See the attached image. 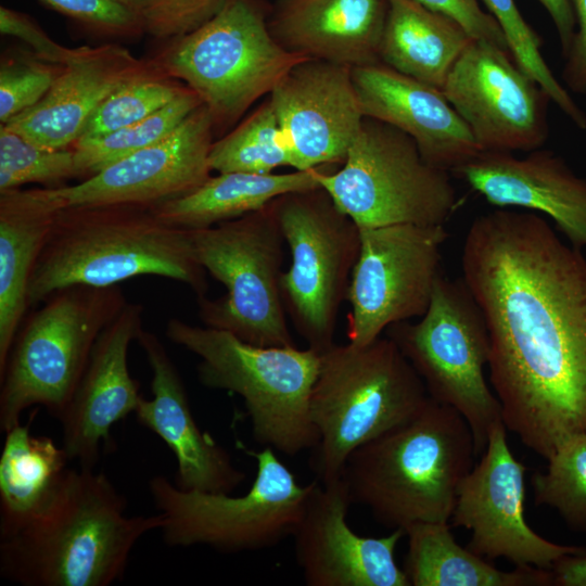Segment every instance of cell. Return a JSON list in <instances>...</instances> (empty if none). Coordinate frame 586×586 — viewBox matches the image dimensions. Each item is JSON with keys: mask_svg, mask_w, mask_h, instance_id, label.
Instances as JSON below:
<instances>
[{"mask_svg": "<svg viewBox=\"0 0 586 586\" xmlns=\"http://www.w3.org/2000/svg\"><path fill=\"white\" fill-rule=\"evenodd\" d=\"M462 279L487 323L502 421L544 459L586 434V257L534 212L475 218Z\"/></svg>", "mask_w": 586, "mask_h": 586, "instance_id": "6da1fadb", "label": "cell"}, {"mask_svg": "<svg viewBox=\"0 0 586 586\" xmlns=\"http://www.w3.org/2000/svg\"><path fill=\"white\" fill-rule=\"evenodd\" d=\"M126 498L93 469L68 468L26 524L0 538V575L23 586H109L130 553L164 518L125 514Z\"/></svg>", "mask_w": 586, "mask_h": 586, "instance_id": "7a4b0ae2", "label": "cell"}, {"mask_svg": "<svg viewBox=\"0 0 586 586\" xmlns=\"http://www.w3.org/2000/svg\"><path fill=\"white\" fill-rule=\"evenodd\" d=\"M206 273L195 257L190 230L168 225L152 206H64L33 270L28 306L67 286L106 288L140 276L181 282L202 297Z\"/></svg>", "mask_w": 586, "mask_h": 586, "instance_id": "3957f363", "label": "cell"}, {"mask_svg": "<svg viewBox=\"0 0 586 586\" xmlns=\"http://www.w3.org/2000/svg\"><path fill=\"white\" fill-rule=\"evenodd\" d=\"M476 458L472 431L432 398L410 419L356 448L341 477L353 504L380 524L405 530L451 518L459 486Z\"/></svg>", "mask_w": 586, "mask_h": 586, "instance_id": "277c9868", "label": "cell"}, {"mask_svg": "<svg viewBox=\"0 0 586 586\" xmlns=\"http://www.w3.org/2000/svg\"><path fill=\"white\" fill-rule=\"evenodd\" d=\"M166 336L199 357L200 382L242 397L255 441L286 456L314 449L319 435L310 396L320 353L307 347L260 346L233 333L168 319Z\"/></svg>", "mask_w": 586, "mask_h": 586, "instance_id": "5b68a950", "label": "cell"}, {"mask_svg": "<svg viewBox=\"0 0 586 586\" xmlns=\"http://www.w3.org/2000/svg\"><path fill=\"white\" fill-rule=\"evenodd\" d=\"M429 399L423 381L386 335L365 345L334 343L320 353L310 396L319 435L311 458L316 480L341 477L356 448L410 419Z\"/></svg>", "mask_w": 586, "mask_h": 586, "instance_id": "8992f818", "label": "cell"}, {"mask_svg": "<svg viewBox=\"0 0 586 586\" xmlns=\"http://www.w3.org/2000/svg\"><path fill=\"white\" fill-rule=\"evenodd\" d=\"M151 59L200 97L221 137L307 58L284 49L251 1L228 0L208 22L168 40Z\"/></svg>", "mask_w": 586, "mask_h": 586, "instance_id": "52a82bcc", "label": "cell"}, {"mask_svg": "<svg viewBox=\"0 0 586 586\" xmlns=\"http://www.w3.org/2000/svg\"><path fill=\"white\" fill-rule=\"evenodd\" d=\"M127 304L118 285H73L49 295L20 327L0 372V429L43 406L60 419L103 329Z\"/></svg>", "mask_w": 586, "mask_h": 586, "instance_id": "ba28073f", "label": "cell"}, {"mask_svg": "<svg viewBox=\"0 0 586 586\" xmlns=\"http://www.w3.org/2000/svg\"><path fill=\"white\" fill-rule=\"evenodd\" d=\"M384 333L419 374L430 398L464 418L480 457L502 416L484 373L491 353L487 323L463 279L442 273L426 311L415 322L390 326Z\"/></svg>", "mask_w": 586, "mask_h": 586, "instance_id": "9c48e42d", "label": "cell"}, {"mask_svg": "<svg viewBox=\"0 0 586 586\" xmlns=\"http://www.w3.org/2000/svg\"><path fill=\"white\" fill-rule=\"evenodd\" d=\"M247 454L256 460L257 471L250 489L240 496L180 489L164 475L150 479L168 546L204 545L234 553L273 547L293 535L316 480L300 484L271 447Z\"/></svg>", "mask_w": 586, "mask_h": 586, "instance_id": "30bf717a", "label": "cell"}, {"mask_svg": "<svg viewBox=\"0 0 586 586\" xmlns=\"http://www.w3.org/2000/svg\"><path fill=\"white\" fill-rule=\"evenodd\" d=\"M318 180L359 228L445 225L458 204L449 171L430 165L404 131L366 116L342 167Z\"/></svg>", "mask_w": 586, "mask_h": 586, "instance_id": "8fae6325", "label": "cell"}, {"mask_svg": "<svg viewBox=\"0 0 586 586\" xmlns=\"http://www.w3.org/2000/svg\"><path fill=\"white\" fill-rule=\"evenodd\" d=\"M200 265L226 288L196 297L205 326L260 346H294L280 280L284 239L271 203L216 226L190 230Z\"/></svg>", "mask_w": 586, "mask_h": 586, "instance_id": "7c38bea8", "label": "cell"}, {"mask_svg": "<svg viewBox=\"0 0 586 586\" xmlns=\"http://www.w3.org/2000/svg\"><path fill=\"white\" fill-rule=\"evenodd\" d=\"M271 205L291 253L280 280L285 311L307 347L322 353L334 344L360 229L321 187L284 194Z\"/></svg>", "mask_w": 586, "mask_h": 586, "instance_id": "4fadbf2b", "label": "cell"}, {"mask_svg": "<svg viewBox=\"0 0 586 586\" xmlns=\"http://www.w3.org/2000/svg\"><path fill=\"white\" fill-rule=\"evenodd\" d=\"M359 229L360 249L346 295L347 339L365 345L390 326L426 311L442 275V246L448 233L444 225Z\"/></svg>", "mask_w": 586, "mask_h": 586, "instance_id": "5bb4252c", "label": "cell"}, {"mask_svg": "<svg viewBox=\"0 0 586 586\" xmlns=\"http://www.w3.org/2000/svg\"><path fill=\"white\" fill-rule=\"evenodd\" d=\"M442 92L467 124L481 152H531L549 138V94L510 51L472 40Z\"/></svg>", "mask_w": 586, "mask_h": 586, "instance_id": "9a60e30c", "label": "cell"}, {"mask_svg": "<svg viewBox=\"0 0 586 586\" xmlns=\"http://www.w3.org/2000/svg\"><path fill=\"white\" fill-rule=\"evenodd\" d=\"M502 421L491 430L480 460L461 482L450 526L471 531L468 548L486 559L505 558L515 566L551 570L568 555L586 548L560 545L538 535L524 518L527 468L509 448Z\"/></svg>", "mask_w": 586, "mask_h": 586, "instance_id": "2e32d148", "label": "cell"}, {"mask_svg": "<svg viewBox=\"0 0 586 586\" xmlns=\"http://www.w3.org/2000/svg\"><path fill=\"white\" fill-rule=\"evenodd\" d=\"M268 97L293 169L344 163L365 117L351 67L306 59L294 65Z\"/></svg>", "mask_w": 586, "mask_h": 586, "instance_id": "e0dca14e", "label": "cell"}, {"mask_svg": "<svg viewBox=\"0 0 586 586\" xmlns=\"http://www.w3.org/2000/svg\"><path fill=\"white\" fill-rule=\"evenodd\" d=\"M214 125L204 105L171 133L68 186L54 188L65 206L139 204L154 206L184 195L211 177Z\"/></svg>", "mask_w": 586, "mask_h": 586, "instance_id": "ac0fdd59", "label": "cell"}, {"mask_svg": "<svg viewBox=\"0 0 586 586\" xmlns=\"http://www.w3.org/2000/svg\"><path fill=\"white\" fill-rule=\"evenodd\" d=\"M352 504L342 477L328 483L316 480L292 535L306 585L410 586L394 559L404 530L383 537L360 536L346 520Z\"/></svg>", "mask_w": 586, "mask_h": 586, "instance_id": "d6986e66", "label": "cell"}, {"mask_svg": "<svg viewBox=\"0 0 586 586\" xmlns=\"http://www.w3.org/2000/svg\"><path fill=\"white\" fill-rule=\"evenodd\" d=\"M143 307L129 303L99 335L84 374L63 413L62 446L69 461L93 469L114 443L115 423L135 413L142 396L128 369V349L142 328Z\"/></svg>", "mask_w": 586, "mask_h": 586, "instance_id": "ffe728a7", "label": "cell"}, {"mask_svg": "<svg viewBox=\"0 0 586 586\" xmlns=\"http://www.w3.org/2000/svg\"><path fill=\"white\" fill-rule=\"evenodd\" d=\"M453 174L498 208H524L548 216L577 250L586 249V179L551 150L523 157L481 152Z\"/></svg>", "mask_w": 586, "mask_h": 586, "instance_id": "44dd1931", "label": "cell"}, {"mask_svg": "<svg viewBox=\"0 0 586 586\" xmlns=\"http://www.w3.org/2000/svg\"><path fill=\"white\" fill-rule=\"evenodd\" d=\"M137 341L152 371V397H142L135 415L174 454L177 462L174 484L184 491L232 493L244 481V472L198 425L183 381L160 339L142 329Z\"/></svg>", "mask_w": 586, "mask_h": 586, "instance_id": "7402d4cb", "label": "cell"}, {"mask_svg": "<svg viewBox=\"0 0 586 586\" xmlns=\"http://www.w3.org/2000/svg\"><path fill=\"white\" fill-rule=\"evenodd\" d=\"M158 72L151 58H137L117 43L74 48L44 98L4 125L38 145L71 149L107 97Z\"/></svg>", "mask_w": 586, "mask_h": 586, "instance_id": "603a6c76", "label": "cell"}, {"mask_svg": "<svg viewBox=\"0 0 586 586\" xmlns=\"http://www.w3.org/2000/svg\"><path fill=\"white\" fill-rule=\"evenodd\" d=\"M362 115L411 137L432 166L454 173L481 153L442 90L383 63L352 68Z\"/></svg>", "mask_w": 586, "mask_h": 586, "instance_id": "cb8c5ba5", "label": "cell"}, {"mask_svg": "<svg viewBox=\"0 0 586 586\" xmlns=\"http://www.w3.org/2000/svg\"><path fill=\"white\" fill-rule=\"evenodd\" d=\"M388 0H279L268 24L288 51L351 68L380 63Z\"/></svg>", "mask_w": 586, "mask_h": 586, "instance_id": "d4e9b609", "label": "cell"}, {"mask_svg": "<svg viewBox=\"0 0 586 586\" xmlns=\"http://www.w3.org/2000/svg\"><path fill=\"white\" fill-rule=\"evenodd\" d=\"M54 188L0 191V372L28 306V286L58 213Z\"/></svg>", "mask_w": 586, "mask_h": 586, "instance_id": "484cf974", "label": "cell"}, {"mask_svg": "<svg viewBox=\"0 0 586 586\" xmlns=\"http://www.w3.org/2000/svg\"><path fill=\"white\" fill-rule=\"evenodd\" d=\"M323 168L331 167L283 174L218 173L193 191L152 207L170 226L205 229L259 211L284 194L319 188Z\"/></svg>", "mask_w": 586, "mask_h": 586, "instance_id": "4316f807", "label": "cell"}, {"mask_svg": "<svg viewBox=\"0 0 586 586\" xmlns=\"http://www.w3.org/2000/svg\"><path fill=\"white\" fill-rule=\"evenodd\" d=\"M473 38L451 17L412 0H388L380 62L442 90Z\"/></svg>", "mask_w": 586, "mask_h": 586, "instance_id": "83f0119b", "label": "cell"}, {"mask_svg": "<svg viewBox=\"0 0 586 586\" xmlns=\"http://www.w3.org/2000/svg\"><path fill=\"white\" fill-rule=\"evenodd\" d=\"M445 522H418L405 530L404 572L413 586H549L551 571L517 566L501 571L457 544Z\"/></svg>", "mask_w": 586, "mask_h": 586, "instance_id": "f1b7e54d", "label": "cell"}, {"mask_svg": "<svg viewBox=\"0 0 586 586\" xmlns=\"http://www.w3.org/2000/svg\"><path fill=\"white\" fill-rule=\"evenodd\" d=\"M0 455V538L37 514L58 488L69 458L49 436L34 435L30 424L4 432Z\"/></svg>", "mask_w": 586, "mask_h": 586, "instance_id": "f546056e", "label": "cell"}, {"mask_svg": "<svg viewBox=\"0 0 586 586\" xmlns=\"http://www.w3.org/2000/svg\"><path fill=\"white\" fill-rule=\"evenodd\" d=\"M203 105L188 86L171 102L151 115L113 132L78 140L74 152L78 177L84 180L106 166L150 146L171 133Z\"/></svg>", "mask_w": 586, "mask_h": 586, "instance_id": "4dcf8cb0", "label": "cell"}, {"mask_svg": "<svg viewBox=\"0 0 586 586\" xmlns=\"http://www.w3.org/2000/svg\"><path fill=\"white\" fill-rule=\"evenodd\" d=\"M208 161L212 171L217 173L271 174L279 167H291L269 97L213 142Z\"/></svg>", "mask_w": 586, "mask_h": 586, "instance_id": "1f68e13d", "label": "cell"}, {"mask_svg": "<svg viewBox=\"0 0 586 586\" xmlns=\"http://www.w3.org/2000/svg\"><path fill=\"white\" fill-rule=\"evenodd\" d=\"M532 476L534 502L557 510L573 531H586V434L564 442Z\"/></svg>", "mask_w": 586, "mask_h": 586, "instance_id": "d6a6232c", "label": "cell"}, {"mask_svg": "<svg viewBox=\"0 0 586 586\" xmlns=\"http://www.w3.org/2000/svg\"><path fill=\"white\" fill-rule=\"evenodd\" d=\"M499 24L515 63L533 77L552 102L581 130L586 129V112L555 77L543 58V38L524 20L514 0H480Z\"/></svg>", "mask_w": 586, "mask_h": 586, "instance_id": "836d02e7", "label": "cell"}, {"mask_svg": "<svg viewBox=\"0 0 586 586\" xmlns=\"http://www.w3.org/2000/svg\"><path fill=\"white\" fill-rule=\"evenodd\" d=\"M73 178L79 177L72 149L44 148L0 125V191L26 183L58 188Z\"/></svg>", "mask_w": 586, "mask_h": 586, "instance_id": "e575fe53", "label": "cell"}, {"mask_svg": "<svg viewBox=\"0 0 586 586\" xmlns=\"http://www.w3.org/2000/svg\"><path fill=\"white\" fill-rule=\"evenodd\" d=\"M186 88L183 82L163 72L136 79L107 97L78 140L100 137L133 124L167 105Z\"/></svg>", "mask_w": 586, "mask_h": 586, "instance_id": "d590c367", "label": "cell"}, {"mask_svg": "<svg viewBox=\"0 0 586 586\" xmlns=\"http://www.w3.org/2000/svg\"><path fill=\"white\" fill-rule=\"evenodd\" d=\"M64 65L40 59L33 51L2 55L0 63V123L38 104Z\"/></svg>", "mask_w": 586, "mask_h": 586, "instance_id": "8d00e7d4", "label": "cell"}, {"mask_svg": "<svg viewBox=\"0 0 586 586\" xmlns=\"http://www.w3.org/2000/svg\"><path fill=\"white\" fill-rule=\"evenodd\" d=\"M137 11L144 34L171 40L187 35L214 17L228 0H128Z\"/></svg>", "mask_w": 586, "mask_h": 586, "instance_id": "74e56055", "label": "cell"}, {"mask_svg": "<svg viewBox=\"0 0 586 586\" xmlns=\"http://www.w3.org/2000/svg\"><path fill=\"white\" fill-rule=\"evenodd\" d=\"M40 1L103 36L133 38L144 34L141 20L128 0Z\"/></svg>", "mask_w": 586, "mask_h": 586, "instance_id": "f35d334b", "label": "cell"}, {"mask_svg": "<svg viewBox=\"0 0 586 586\" xmlns=\"http://www.w3.org/2000/svg\"><path fill=\"white\" fill-rule=\"evenodd\" d=\"M432 11L443 13L459 23L474 39L509 50L497 21L485 12L479 0H412Z\"/></svg>", "mask_w": 586, "mask_h": 586, "instance_id": "ab89813d", "label": "cell"}, {"mask_svg": "<svg viewBox=\"0 0 586 586\" xmlns=\"http://www.w3.org/2000/svg\"><path fill=\"white\" fill-rule=\"evenodd\" d=\"M0 33L21 39L40 59L58 65H65L74 52V48H67L54 41L28 15L4 5L0 7Z\"/></svg>", "mask_w": 586, "mask_h": 586, "instance_id": "60d3db41", "label": "cell"}, {"mask_svg": "<svg viewBox=\"0 0 586 586\" xmlns=\"http://www.w3.org/2000/svg\"><path fill=\"white\" fill-rule=\"evenodd\" d=\"M576 29L564 58L561 77L566 88L576 94H586V0H570Z\"/></svg>", "mask_w": 586, "mask_h": 586, "instance_id": "b9f144b4", "label": "cell"}, {"mask_svg": "<svg viewBox=\"0 0 586 586\" xmlns=\"http://www.w3.org/2000/svg\"><path fill=\"white\" fill-rule=\"evenodd\" d=\"M544 9L550 15L552 23L556 27L562 58L564 59L569 52L574 33L576 29V22L572 4L570 0H537Z\"/></svg>", "mask_w": 586, "mask_h": 586, "instance_id": "7bdbcfd3", "label": "cell"}, {"mask_svg": "<svg viewBox=\"0 0 586 586\" xmlns=\"http://www.w3.org/2000/svg\"><path fill=\"white\" fill-rule=\"evenodd\" d=\"M550 571L552 585L586 586V552L562 557Z\"/></svg>", "mask_w": 586, "mask_h": 586, "instance_id": "ee69618b", "label": "cell"}]
</instances>
